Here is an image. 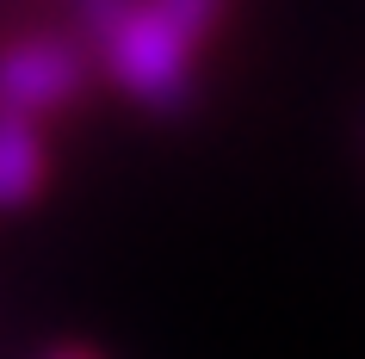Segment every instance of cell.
Returning a JSON list of instances; mask_svg holds the SVG:
<instances>
[{"label": "cell", "instance_id": "5", "mask_svg": "<svg viewBox=\"0 0 365 359\" xmlns=\"http://www.w3.org/2000/svg\"><path fill=\"white\" fill-rule=\"evenodd\" d=\"M43 359H99V353H87V347H50Z\"/></svg>", "mask_w": 365, "mask_h": 359}, {"label": "cell", "instance_id": "4", "mask_svg": "<svg viewBox=\"0 0 365 359\" xmlns=\"http://www.w3.org/2000/svg\"><path fill=\"white\" fill-rule=\"evenodd\" d=\"M130 6H136V0H75V25H81V38L99 50V44L112 38L118 25H124V13H130Z\"/></svg>", "mask_w": 365, "mask_h": 359}, {"label": "cell", "instance_id": "1", "mask_svg": "<svg viewBox=\"0 0 365 359\" xmlns=\"http://www.w3.org/2000/svg\"><path fill=\"white\" fill-rule=\"evenodd\" d=\"M223 19V0H136L124 25L99 44V62L124 99L149 112H180L192 99L198 50Z\"/></svg>", "mask_w": 365, "mask_h": 359}, {"label": "cell", "instance_id": "2", "mask_svg": "<svg viewBox=\"0 0 365 359\" xmlns=\"http://www.w3.org/2000/svg\"><path fill=\"white\" fill-rule=\"evenodd\" d=\"M87 87V50L75 38H13L0 50V112L43 124L50 112L75 106Z\"/></svg>", "mask_w": 365, "mask_h": 359}, {"label": "cell", "instance_id": "3", "mask_svg": "<svg viewBox=\"0 0 365 359\" xmlns=\"http://www.w3.org/2000/svg\"><path fill=\"white\" fill-rule=\"evenodd\" d=\"M50 149H43V124L0 112V211H19L43 192Z\"/></svg>", "mask_w": 365, "mask_h": 359}]
</instances>
